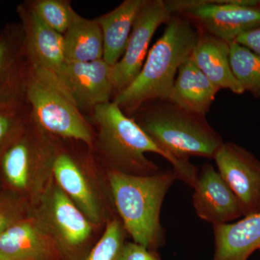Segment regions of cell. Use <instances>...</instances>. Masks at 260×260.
<instances>
[{"instance_id":"obj_1","label":"cell","mask_w":260,"mask_h":260,"mask_svg":"<svg viewBox=\"0 0 260 260\" xmlns=\"http://www.w3.org/2000/svg\"><path fill=\"white\" fill-rule=\"evenodd\" d=\"M88 120L95 131L93 151L107 170L153 175L160 169L145 153H153L172 164L178 180L194 189L198 176L197 168L189 161H181L166 153L115 102L98 106L90 113Z\"/></svg>"},{"instance_id":"obj_2","label":"cell","mask_w":260,"mask_h":260,"mask_svg":"<svg viewBox=\"0 0 260 260\" xmlns=\"http://www.w3.org/2000/svg\"><path fill=\"white\" fill-rule=\"evenodd\" d=\"M198 31L189 20L172 14L164 34L148 51L139 74L129 86L113 99L126 115L145 103L168 100L178 70L190 57Z\"/></svg>"},{"instance_id":"obj_3","label":"cell","mask_w":260,"mask_h":260,"mask_svg":"<svg viewBox=\"0 0 260 260\" xmlns=\"http://www.w3.org/2000/svg\"><path fill=\"white\" fill-rule=\"evenodd\" d=\"M108 180L118 216L134 242L150 250L164 242L160 213L166 194L178 180L172 169L150 176L107 170Z\"/></svg>"},{"instance_id":"obj_4","label":"cell","mask_w":260,"mask_h":260,"mask_svg":"<svg viewBox=\"0 0 260 260\" xmlns=\"http://www.w3.org/2000/svg\"><path fill=\"white\" fill-rule=\"evenodd\" d=\"M166 153L181 161L189 157L214 158L224 141L204 115L169 100L145 103L129 115Z\"/></svg>"},{"instance_id":"obj_5","label":"cell","mask_w":260,"mask_h":260,"mask_svg":"<svg viewBox=\"0 0 260 260\" xmlns=\"http://www.w3.org/2000/svg\"><path fill=\"white\" fill-rule=\"evenodd\" d=\"M25 100L32 120L59 140L78 142L93 150L95 131L56 74L29 62Z\"/></svg>"},{"instance_id":"obj_6","label":"cell","mask_w":260,"mask_h":260,"mask_svg":"<svg viewBox=\"0 0 260 260\" xmlns=\"http://www.w3.org/2000/svg\"><path fill=\"white\" fill-rule=\"evenodd\" d=\"M53 177L92 223L104 228L118 217L107 169L93 150L65 148L59 140Z\"/></svg>"},{"instance_id":"obj_7","label":"cell","mask_w":260,"mask_h":260,"mask_svg":"<svg viewBox=\"0 0 260 260\" xmlns=\"http://www.w3.org/2000/svg\"><path fill=\"white\" fill-rule=\"evenodd\" d=\"M59 139L51 136L31 117L0 155L4 177L20 196L34 207L53 179Z\"/></svg>"},{"instance_id":"obj_8","label":"cell","mask_w":260,"mask_h":260,"mask_svg":"<svg viewBox=\"0 0 260 260\" xmlns=\"http://www.w3.org/2000/svg\"><path fill=\"white\" fill-rule=\"evenodd\" d=\"M34 215L54 238L64 260L81 255L104 228L92 223L57 185L54 177L39 202Z\"/></svg>"},{"instance_id":"obj_9","label":"cell","mask_w":260,"mask_h":260,"mask_svg":"<svg viewBox=\"0 0 260 260\" xmlns=\"http://www.w3.org/2000/svg\"><path fill=\"white\" fill-rule=\"evenodd\" d=\"M260 0H169L172 14L187 19L199 32L232 43L260 27Z\"/></svg>"},{"instance_id":"obj_10","label":"cell","mask_w":260,"mask_h":260,"mask_svg":"<svg viewBox=\"0 0 260 260\" xmlns=\"http://www.w3.org/2000/svg\"><path fill=\"white\" fill-rule=\"evenodd\" d=\"M172 16L167 1L147 0L135 20L124 55L111 67V77L116 94L129 86L139 74L154 34L160 25L167 24Z\"/></svg>"},{"instance_id":"obj_11","label":"cell","mask_w":260,"mask_h":260,"mask_svg":"<svg viewBox=\"0 0 260 260\" xmlns=\"http://www.w3.org/2000/svg\"><path fill=\"white\" fill-rule=\"evenodd\" d=\"M213 159L218 172L239 200L244 217L259 213V159L231 142H224Z\"/></svg>"},{"instance_id":"obj_12","label":"cell","mask_w":260,"mask_h":260,"mask_svg":"<svg viewBox=\"0 0 260 260\" xmlns=\"http://www.w3.org/2000/svg\"><path fill=\"white\" fill-rule=\"evenodd\" d=\"M56 77L80 111L91 112L98 106L112 102L115 89L111 66L104 59L90 62H65Z\"/></svg>"},{"instance_id":"obj_13","label":"cell","mask_w":260,"mask_h":260,"mask_svg":"<svg viewBox=\"0 0 260 260\" xmlns=\"http://www.w3.org/2000/svg\"><path fill=\"white\" fill-rule=\"evenodd\" d=\"M0 260L64 259L54 238L30 213L0 234Z\"/></svg>"},{"instance_id":"obj_14","label":"cell","mask_w":260,"mask_h":260,"mask_svg":"<svg viewBox=\"0 0 260 260\" xmlns=\"http://www.w3.org/2000/svg\"><path fill=\"white\" fill-rule=\"evenodd\" d=\"M194 189L195 211L205 221L218 225L244 216L237 197L211 164L206 162L202 167Z\"/></svg>"},{"instance_id":"obj_15","label":"cell","mask_w":260,"mask_h":260,"mask_svg":"<svg viewBox=\"0 0 260 260\" xmlns=\"http://www.w3.org/2000/svg\"><path fill=\"white\" fill-rule=\"evenodd\" d=\"M29 62L56 74L64 63V37L49 27L28 1L18 5Z\"/></svg>"},{"instance_id":"obj_16","label":"cell","mask_w":260,"mask_h":260,"mask_svg":"<svg viewBox=\"0 0 260 260\" xmlns=\"http://www.w3.org/2000/svg\"><path fill=\"white\" fill-rule=\"evenodd\" d=\"M28 64L21 25L7 24L0 31V105L26 101Z\"/></svg>"},{"instance_id":"obj_17","label":"cell","mask_w":260,"mask_h":260,"mask_svg":"<svg viewBox=\"0 0 260 260\" xmlns=\"http://www.w3.org/2000/svg\"><path fill=\"white\" fill-rule=\"evenodd\" d=\"M190 58L219 90L226 89L237 95L245 92L233 73L229 43L198 32Z\"/></svg>"},{"instance_id":"obj_18","label":"cell","mask_w":260,"mask_h":260,"mask_svg":"<svg viewBox=\"0 0 260 260\" xmlns=\"http://www.w3.org/2000/svg\"><path fill=\"white\" fill-rule=\"evenodd\" d=\"M215 254L213 260H246L260 250V212L237 223L213 225Z\"/></svg>"},{"instance_id":"obj_19","label":"cell","mask_w":260,"mask_h":260,"mask_svg":"<svg viewBox=\"0 0 260 260\" xmlns=\"http://www.w3.org/2000/svg\"><path fill=\"white\" fill-rule=\"evenodd\" d=\"M218 91L189 57L178 70L168 100L186 110L205 116Z\"/></svg>"},{"instance_id":"obj_20","label":"cell","mask_w":260,"mask_h":260,"mask_svg":"<svg viewBox=\"0 0 260 260\" xmlns=\"http://www.w3.org/2000/svg\"><path fill=\"white\" fill-rule=\"evenodd\" d=\"M147 0H125L112 11L96 18L104 41L103 59L109 66L124 55L135 20Z\"/></svg>"},{"instance_id":"obj_21","label":"cell","mask_w":260,"mask_h":260,"mask_svg":"<svg viewBox=\"0 0 260 260\" xmlns=\"http://www.w3.org/2000/svg\"><path fill=\"white\" fill-rule=\"evenodd\" d=\"M63 37L65 62H90L103 59L104 41L96 19L85 18L76 13Z\"/></svg>"},{"instance_id":"obj_22","label":"cell","mask_w":260,"mask_h":260,"mask_svg":"<svg viewBox=\"0 0 260 260\" xmlns=\"http://www.w3.org/2000/svg\"><path fill=\"white\" fill-rule=\"evenodd\" d=\"M233 73L244 91L260 99V56L237 42L229 44Z\"/></svg>"},{"instance_id":"obj_23","label":"cell","mask_w":260,"mask_h":260,"mask_svg":"<svg viewBox=\"0 0 260 260\" xmlns=\"http://www.w3.org/2000/svg\"><path fill=\"white\" fill-rule=\"evenodd\" d=\"M126 234L119 216L109 220L102 236L83 260H119Z\"/></svg>"},{"instance_id":"obj_24","label":"cell","mask_w":260,"mask_h":260,"mask_svg":"<svg viewBox=\"0 0 260 260\" xmlns=\"http://www.w3.org/2000/svg\"><path fill=\"white\" fill-rule=\"evenodd\" d=\"M26 101L0 105V155L30 119Z\"/></svg>"},{"instance_id":"obj_25","label":"cell","mask_w":260,"mask_h":260,"mask_svg":"<svg viewBox=\"0 0 260 260\" xmlns=\"http://www.w3.org/2000/svg\"><path fill=\"white\" fill-rule=\"evenodd\" d=\"M28 3L43 21L64 35L76 12L69 0H29Z\"/></svg>"},{"instance_id":"obj_26","label":"cell","mask_w":260,"mask_h":260,"mask_svg":"<svg viewBox=\"0 0 260 260\" xmlns=\"http://www.w3.org/2000/svg\"><path fill=\"white\" fill-rule=\"evenodd\" d=\"M32 207L17 194L0 195V234L28 216Z\"/></svg>"},{"instance_id":"obj_27","label":"cell","mask_w":260,"mask_h":260,"mask_svg":"<svg viewBox=\"0 0 260 260\" xmlns=\"http://www.w3.org/2000/svg\"><path fill=\"white\" fill-rule=\"evenodd\" d=\"M119 260H161L156 253L135 242H125Z\"/></svg>"},{"instance_id":"obj_28","label":"cell","mask_w":260,"mask_h":260,"mask_svg":"<svg viewBox=\"0 0 260 260\" xmlns=\"http://www.w3.org/2000/svg\"><path fill=\"white\" fill-rule=\"evenodd\" d=\"M234 42L260 56V27L243 32Z\"/></svg>"},{"instance_id":"obj_29","label":"cell","mask_w":260,"mask_h":260,"mask_svg":"<svg viewBox=\"0 0 260 260\" xmlns=\"http://www.w3.org/2000/svg\"><path fill=\"white\" fill-rule=\"evenodd\" d=\"M259 7H260V3H259Z\"/></svg>"}]
</instances>
